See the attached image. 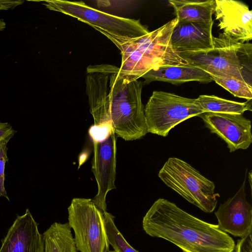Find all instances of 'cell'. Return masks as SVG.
Segmentation results:
<instances>
[{
  "instance_id": "obj_1",
  "label": "cell",
  "mask_w": 252,
  "mask_h": 252,
  "mask_svg": "<svg viewBox=\"0 0 252 252\" xmlns=\"http://www.w3.org/2000/svg\"><path fill=\"white\" fill-rule=\"evenodd\" d=\"M142 227L149 236L169 241L184 252H233L235 246L218 224L200 220L163 198L149 209Z\"/></svg>"
},
{
  "instance_id": "obj_2",
  "label": "cell",
  "mask_w": 252,
  "mask_h": 252,
  "mask_svg": "<svg viewBox=\"0 0 252 252\" xmlns=\"http://www.w3.org/2000/svg\"><path fill=\"white\" fill-rule=\"evenodd\" d=\"M177 23L175 18L147 34L134 38L105 35L121 51L120 72L134 80L160 66L188 64L171 43V36Z\"/></svg>"
},
{
  "instance_id": "obj_3",
  "label": "cell",
  "mask_w": 252,
  "mask_h": 252,
  "mask_svg": "<svg viewBox=\"0 0 252 252\" xmlns=\"http://www.w3.org/2000/svg\"><path fill=\"white\" fill-rule=\"evenodd\" d=\"M105 66L114 132L126 141L140 139L148 133L141 99L142 83L122 74L118 67L108 64Z\"/></svg>"
},
{
  "instance_id": "obj_4",
  "label": "cell",
  "mask_w": 252,
  "mask_h": 252,
  "mask_svg": "<svg viewBox=\"0 0 252 252\" xmlns=\"http://www.w3.org/2000/svg\"><path fill=\"white\" fill-rule=\"evenodd\" d=\"M179 55L188 64L198 67L211 76L234 78L245 81L248 79L249 57H252V44L241 43L222 32L214 37L212 48L196 52Z\"/></svg>"
},
{
  "instance_id": "obj_5",
  "label": "cell",
  "mask_w": 252,
  "mask_h": 252,
  "mask_svg": "<svg viewBox=\"0 0 252 252\" xmlns=\"http://www.w3.org/2000/svg\"><path fill=\"white\" fill-rule=\"evenodd\" d=\"M158 175L167 186L203 212L210 213L216 208L220 195L215 192L214 183L187 162L169 158Z\"/></svg>"
},
{
  "instance_id": "obj_6",
  "label": "cell",
  "mask_w": 252,
  "mask_h": 252,
  "mask_svg": "<svg viewBox=\"0 0 252 252\" xmlns=\"http://www.w3.org/2000/svg\"><path fill=\"white\" fill-rule=\"evenodd\" d=\"M51 10L77 18L105 35L134 38L150 32L139 20L121 17L94 9L82 1L45 0L43 3Z\"/></svg>"
},
{
  "instance_id": "obj_7",
  "label": "cell",
  "mask_w": 252,
  "mask_h": 252,
  "mask_svg": "<svg viewBox=\"0 0 252 252\" xmlns=\"http://www.w3.org/2000/svg\"><path fill=\"white\" fill-rule=\"evenodd\" d=\"M68 224L74 232V242L80 252H109L104 212L92 199L74 198L68 207Z\"/></svg>"
},
{
  "instance_id": "obj_8",
  "label": "cell",
  "mask_w": 252,
  "mask_h": 252,
  "mask_svg": "<svg viewBox=\"0 0 252 252\" xmlns=\"http://www.w3.org/2000/svg\"><path fill=\"white\" fill-rule=\"evenodd\" d=\"M203 113L195 98L154 91L144 108L147 132L166 137L176 126Z\"/></svg>"
},
{
  "instance_id": "obj_9",
  "label": "cell",
  "mask_w": 252,
  "mask_h": 252,
  "mask_svg": "<svg viewBox=\"0 0 252 252\" xmlns=\"http://www.w3.org/2000/svg\"><path fill=\"white\" fill-rule=\"evenodd\" d=\"M116 139L113 131L104 140L93 142L92 170L97 185V193L92 200L103 212L106 211L108 192L116 188Z\"/></svg>"
},
{
  "instance_id": "obj_10",
  "label": "cell",
  "mask_w": 252,
  "mask_h": 252,
  "mask_svg": "<svg viewBox=\"0 0 252 252\" xmlns=\"http://www.w3.org/2000/svg\"><path fill=\"white\" fill-rule=\"evenodd\" d=\"M206 127L225 142L230 153L248 149L252 143L251 122L242 114L204 112Z\"/></svg>"
},
{
  "instance_id": "obj_11",
  "label": "cell",
  "mask_w": 252,
  "mask_h": 252,
  "mask_svg": "<svg viewBox=\"0 0 252 252\" xmlns=\"http://www.w3.org/2000/svg\"><path fill=\"white\" fill-rule=\"evenodd\" d=\"M214 13L223 33L244 43L252 39V12L242 1L215 0Z\"/></svg>"
},
{
  "instance_id": "obj_12",
  "label": "cell",
  "mask_w": 252,
  "mask_h": 252,
  "mask_svg": "<svg viewBox=\"0 0 252 252\" xmlns=\"http://www.w3.org/2000/svg\"><path fill=\"white\" fill-rule=\"evenodd\" d=\"M245 184L246 178L235 195L215 213L221 230L240 238L252 230V207L246 199Z\"/></svg>"
},
{
  "instance_id": "obj_13",
  "label": "cell",
  "mask_w": 252,
  "mask_h": 252,
  "mask_svg": "<svg viewBox=\"0 0 252 252\" xmlns=\"http://www.w3.org/2000/svg\"><path fill=\"white\" fill-rule=\"evenodd\" d=\"M44 241L38 223L29 209L17 215L5 237L1 240L0 252H44Z\"/></svg>"
},
{
  "instance_id": "obj_14",
  "label": "cell",
  "mask_w": 252,
  "mask_h": 252,
  "mask_svg": "<svg viewBox=\"0 0 252 252\" xmlns=\"http://www.w3.org/2000/svg\"><path fill=\"white\" fill-rule=\"evenodd\" d=\"M213 23H177L171 36L173 48L179 53L196 52L212 48Z\"/></svg>"
},
{
  "instance_id": "obj_15",
  "label": "cell",
  "mask_w": 252,
  "mask_h": 252,
  "mask_svg": "<svg viewBox=\"0 0 252 252\" xmlns=\"http://www.w3.org/2000/svg\"><path fill=\"white\" fill-rule=\"evenodd\" d=\"M141 77L149 84L159 81L179 85L190 81L207 84L213 81L211 76L203 69L190 64L160 66L152 69Z\"/></svg>"
},
{
  "instance_id": "obj_16",
  "label": "cell",
  "mask_w": 252,
  "mask_h": 252,
  "mask_svg": "<svg viewBox=\"0 0 252 252\" xmlns=\"http://www.w3.org/2000/svg\"><path fill=\"white\" fill-rule=\"evenodd\" d=\"M168 2L174 10L178 23H214V0H169Z\"/></svg>"
},
{
  "instance_id": "obj_17",
  "label": "cell",
  "mask_w": 252,
  "mask_h": 252,
  "mask_svg": "<svg viewBox=\"0 0 252 252\" xmlns=\"http://www.w3.org/2000/svg\"><path fill=\"white\" fill-rule=\"evenodd\" d=\"M71 229L68 222L52 224L42 234L44 252H78Z\"/></svg>"
},
{
  "instance_id": "obj_18",
  "label": "cell",
  "mask_w": 252,
  "mask_h": 252,
  "mask_svg": "<svg viewBox=\"0 0 252 252\" xmlns=\"http://www.w3.org/2000/svg\"><path fill=\"white\" fill-rule=\"evenodd\" d=\"M252 100L239 102L227 100L214 95H200L195 101L204 112L243 114L252 111Z\"/></svg>"
},
{
  "instance_id": "obj_19",
  "label": "cell",
  "mask_w": 252,
  "mask_h": 252,
  "mask_svg": "<svg viewBox=\"0 0 252 252\" xmlns=\"http://www.w3.org/2000/svg\"><path fill=\"white\" fill-rule=\"evenodd\" d=\"M104 223L107 239L115 252H139L127 242L114 222V217L110 213L104 212Z\"/></svg>"
},
{
  "instance_id": "obj_20",
  "label": "cell",
  "mask_w": 252,
  "mask_h": 252,
  "mask_svg": "<svg viewBox=\"0 0 252 252\" xmlns=\"http://www.w3.org/2000/svg\"><path fill=\"white\" fill-rule=\"evenodd\" d=\"M213 81L229 92L234 96L249 100L252 98V86L245 81L234 78L211 76Z\"/></svg>"
},
{
  "instance_id": "obj_21",
  "label": "cell",
  "mask_w": 252,
  "mask_h": 252,
  "mask_svg": "<svg viewBox=\"0 0 252 252\" xmlns=\"http://www.w3.org/2000/svg\"><path fill=\"white\" fill-rule=\"evenodd\" d=\"M8 140L0 142V196L4 197L9 201L4 187L5 166L6 162L8 161L7 157V143Z\"/></svg>"
},
{
  "instance_id": "obj_22",
  "label": "cell",
  "mask_w": 252,
  "mask_h": 252,
  "mask_svg": "<svg viewBox=\"0 0 252 252\" xmlns=\"http://www.w3.org/2000/svg\"><path fill=\"white\" fill-rule=\"evenodd\" d=\"M252 230H251L238 240L234 247L235 252H252Z\"/></svg>"
},
{
  "instance_id": "obj_23",
  "label": "cell",
  "mask_w": 252,
  "mask_h": 252,
  "mask_svg": "<svg viewBox=\"0 0 252 252\" xmlns=\"http://www.w3.org/2000/svg\"><path fill=\"white\" fill-rule=\"evenodd\" d=\"M16 132V131L9 123L0 122V142L9 141L14 137Z\"/></svg>"
},
{
  "instance_id": "obj_24",
  "label": "cell",
  "mask_w": 252,
  "mask_h": 252,
  "mask_svg": "<svg viewBox=\"0 0 252 252\" xmlns=\"http://www.w3.org/2000/svg\"><path fill=\"white\" fill-rule=\"evenodd\" d=\"M24 2L22 0H0V10L13 9Z\"/></svg>"
},
{
  "instance_id": "obj_25",
  "label": "cell",
  "mask_w": 252,
  "mask_h": 252,
  "mask_svg": "<svg viewBox=\"0 0 252 252\" xmlns=\"http://www.w3.org/2000/svg\"><path fill=\"white\" fill-rule=\"evenodd\" d=\"M6 28V23L3 19L0 18V31H3Z\"/></svg>"
},
{
  "instance_id": "obj_26",
  "label": "cell",
  "mask_w": 252,
  "mask_h": 252,
  "mask_svg": "<svg viewBox=\"0 0 252 252\" xmlns=\"http://www.w3.org/2000/svg\"><path fill=\"white\" fill-rule=\"evenodd\" d=\"M109 252H115L114 251H110Z\"/></svg>"
}]
</instances>
